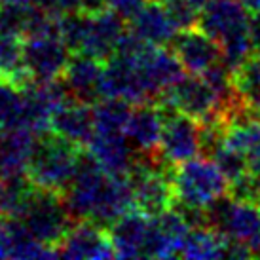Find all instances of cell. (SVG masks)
Instances as JSON below:
<instances>
[{
	"label": "cell",
	"instance_id": "cell-1",
	"mask_svg": "<svg viewBox=\"0 0 260 260\" xmlns=\"http://www.w3.org/2000/svg\"><path fill=\"white\" fill-rule=\"evenodd\" d=\"M63 200L74 222L89 220L103 228L135 207L129 177L107 173L87 152H82L76 177Z\"/></svg>",
	"mask_w": 260,
	"mask_h": 260
},
{
	"label": "cell",
	"instance_id": "cell-2",
	"mask_svg": "<svg viewBox=\"0 0 260 260\" xmlns=\"http://www.w3.org/2000/svg\"><path fill=\"white\" fill-rule=\"evenodd\" d=\"M175 207L188 215L190 222L205 224V211L230 194V182L217 161L207 156H196L171 171Z\"/></svg>",
	"mask_w": 260,
	"mask_h": 260
},
{
	"label": "cell",
	"instance_id": "cell-3",
	"mask_svg": "<svg viewBox=\"0 0 260 260\" xmlns=\"http://www.w3.org/2000/svg\"><path fill=\"white\" fill-rule=\"evenodd\" d=\"M198 27L218 42L222 63L232 73L254 53L251 14L239 0H209L200 12Z\"/></svg>",
	"mask_w": 260,
	"mask_h": 260
},
{
	"label": "cell",
	"instance_id": "cell-4",
	"mask_svg": "<svg viewBox=\"0 0 260 260\" xmlns=\"http://www.w3.org/2000/svg\"><path fill=\"white\" fill-rule=\"evenodd\" d=\"M82 159V146L53 131H46L37 141V148L27 167V179L35 188L65 194L76 177Z\"/></svg>",
	"mask_w": 260,
	"mask_h": 260
},
{
	"label": "cell",
	"instance_id": "cell-5",
	"mask_svg": "<svg viewBox=\"0 0 260 260\" xmlns=\"http://www.w3.org/2000/svg\"><path fill=\"white\" fill-rule=\"evenodd\" d=\"M205 224L215 226L232 243L247 247L253 256H260V203L224 196L205 211Z\"/></svg>",
	"mask_w": 260,
	"mask_h": 260
},
{
	"label": "cell",
	"instance_id": "cell-6",
	"mask_svg": "<svg viewBox=\"0 0 260 260\" xmlns=\"http://www.w3.org/2000/svg\"><path fill=\"white\" fill-rule=\"evenodd\" d=\"M19 220L30 236L53 247H57V243L74 224L63 196L42 188H32Z\"/></svg>",
	"mask_w": 260,
	"mask_h": 260
},
{
	"label": "cell",
	"instance_id": "cell-7",
	"mask_svg": "<svg viewBox=\"0 0 260 260\" xmlns=\"http://www.w3.org/2000/svg\"><path fill=\"white\" fill-rule=\"evenodd\" d=\"M166 166L156 156H139L135 167L131 169L129 181L133 188L135 207L146 213L148 217H156L175 205L171 173H167Z\"/></svg>",
	"mask_w": 260,
	"mask_h": 260
},
{
	"label": "cell",
	"instance_id": "cell-8",
	"mask_svg": "<svg viewBox=\"0 0 260 260\" xmlns=\"http://www.w3.org/2000/svg\"><path fill=\"white\" fill-rule=\"evenodd\" d=\"M164 109L179 110L200 123L224 122L222 109L209 82L200 74H188L159 97Z\"/></svg>",
	"mask_w": 260,
	"mask_h": 260
},
{
	"label": "cell",
	"instance_id": "cell-9",
	"mask_svg": "<svg viewBox=\"0 0 260 260\" xmlns=\"http://www.w3.org/2000/svg\"><path fill=\"white\" fill-rule=\"evenodd\" d=\"M202 154V123L179 110L166 109L158 158L169 167Z\"/></svg>",
	"mask_w": 260,
	"mask_h": 260
},
{
	"label": "cell",
	"instance_id": "cell-10",
	"mask_svg": "<svg viewBox=\"0 0 260 260\" xmlns=\"http://www.w3.org/2000/svg\"><path fill=\"white\" fill-rule=\"evenodd\" d=\"M73 51L61 35H35L23 38V63L32 80H57L63 76Z\"/></svg>",
	"mask_w": 260,
	"mask_h": 260
},
{
	"label": "cell",
	"instance_id": "cell-11",
	"mask_svg": "<svg viewBox=\"0 0 260 260\" xmlns=\"http://www.w3.org/2000/svg\"><path fill=\"white\" fill-rule=\"evenodd\" d=\"M192 228L194 224L190 222L186 213L175 205L156 217H150L145 256H152V258L181 256Z\"/></svg>",
	"mask_w": 260,
	"mask_h": 260
},
{
	"label": "cell",
	"instance_id": "cell-12",
	"mask_svg": "<svg viewBox=\"0 0 260 260\" xmlns=\"http://www.w3.org/2000/svg\"><path fill=\"white\" fill-rule=\"evenodd\" d=\"M59 258H116L109 230L89 220H78L57 243Z\"/></svg>",
	"mask_w": 260,
	"mask_h": 260
},
{
	"label": "cell",
	"instance_id": "cell-13",
	"mask_svg": "<svg viewBox=\"0 0 260 260\" xmlns=\"http://www.w3.org/2000/svg\"><path fill=\"white\" fill-rule=\"evenodd\" d=\"M103 99L114 97L123 99L131 105L152 101L141 74L137 71L135 61L127 55L114 53L109 61H105V74H103Z\"/></svg>",
	"mask_w": 260,
	"mask_h": 260
},
{
	"label": "cell",
	"instance_id": "cell-14",
	"mask_svg": "<svg viewBox=\"0 0 260 260\" xmlns=\"http://www.w3.org/2000/svg\"><path fill=\"white\" fill-rule=\"evenodd\" d=\"M166 122V109L159 103L133 105L129 120L125 123V137L139 156H156Z\"/></svg>",
	"mask_w": 260,
	"mask_h": 260
},
{
	"label": "cell",
	"instance_id": "cell-15",
	"mask_svg": "<svg viewBox=\"0 0 260 260\" xmlns=\"http://www.w3.org/2000/svg\"><path fill=\"white\" fill-rule=\"evenodd\" d=\"M84 150L107 173L123 177H129L139 159V154L133 150L123 131H95Z\"/></svg>",
	"mask_w": 260,
	"mask_h": 260
},
{
	"label": "cell",
	"instance_id": "cell-16",
	"mask_svg": "<svg viewBox=\"0 0 260 260\" xmlns=\"http://www.w3.org/2000/svg\"><path fill=\"white\" fill-rule=\"evenodd\" d=\"M171 46L188 74H203L222 63V51L218 42L200 27L181 30Z\"/></svg>",
	"mask_w": 260,
	"mask_h": 260
},
{
	"label": "cell",
	"instance_id": "cell-17",
	"mask_svg": "<svg viewBox=\"0 0 260 260\" xmlns=\"http://www.w3.org/2000/svg\"><path fill=\"white\" fill-rule=\"evenodd\" d=\"M103 74L105 61L84 53H73L61 80L73 99L86 105H95L103 99Z\"/></svg>",
	"mask_w": 260,
	"mask_h": 260
},
{
	"label": "cell",
	"instance_id": "cell-18",
	"mask_svg": "<svg viewBox=\"0 0 260 260\" xmlns=\"http://www.w3.org/2000/svg\"><path fill=\"white\" fill-rule=\"evenodd\" d=\"M148 226H150V217L137 207H133L127 213H123L120 218H116L107 228L112 247H114L116 258L145 256Z\"/></svg>",
	"mask_w": 260,
	"mask_h": 260
},
{
	"label": "cell",
	"instance_id": "cell-19",
	"mask_svg": "<svg viewBox=\"0 0 260 260\" xmlns=\"http://www.w3.org/2000/svg\"><path fill=\"white\" fill-rule=\"evenodd\" d=\"M127 29L152 46H169L181 32L161 0H148V4L127 23Z\"/></svg>",
	"mask_w": 260,
	"mask_h": 260
},
{
	"label": "cell",
	"instance_id": "cell-20",
	"mask_svg": "<svg viewBox=\"0 0 260 260\" xmlns=\"http://www.w3.org/2000/svg\"><path fill=\"white\" fill-rule=\"evenodd\" d=\"M50 131L69 139L74 145L86 148L95 133L93 105H86L76 99L69 101L53 114Z\"/></svg>",
	"mask_w": 260,
	"mask_h": 260
},
{
	"label": "cell",
	"instance_id": "cell-21",
	"mask_svg": "<svg viewBox=\"0 0 260 260\" xmlns=\"http://www.w3.org/2000/svg\"><path fill=\"white\" fill-rule=\"evenodd\" d=\"M37 141V133L30 129H0V177L27 175Z\"/></svg>",
	"mask_w": 260,
	"mask_h": 260
},
{
	"label": "cell",
	"instance_id": "cell-22",
	"mask_svg": "<svg viewBox=\"0 0 260 260\" xmlns=\"http://www.w3.org/2000/svg\"><path fill=\"white\" fill-rule=\"evenodd\" d=\"M232 241L211 224H198L186 238L182 258H230Z\"/></svg>",
	"mask_w": 260,
	"mask_h": 260
},
{
	"label": "cell",
	"instance_id": "cell-23",
	"mask_svg": "<svg viewBox=\"0 0 260 260\" xmlns=\"http://www.w3.org/2000/svg\"><path fill=\"white\" fill-rule=\"evenodd\" d=\"M0 80L23 87L30 76L23 63V38L0 32Z\"/></svg>",
	"mask_w": 260,
	"mask_h": 260
},
{
	"label": "cell",
	"instance_id": "cell-24",
	"mask_svg": "<svg viewBox=\"0 0 260 260\" xmlns=\"http://www.w3.org/2000/svg\"><path fill=\"white\" fill-rule=\"evenodd\" d=\"M27 129V101L19 86L0 82V129Z\"/></svg>",
	"mask_w": 260,
	"mask_h": 260
},
{
	"label": "cell",
	"instance_id": "cell-25",
	"mask_svg": "<svg viewBox=\"0 0 260 260\" xmlns=\"http://www.w3.org/2000/svg\"><path fill=\"white\" fill-rule=\"evenodd\" d=\"M234 82L247 109L260 116V51H254L234 73Z\"/></svg>",
	"mask_w": 260,
	"mask_h": 260
},
{
	"label": "cell",
	"instance_id": "cell-26",
	"mask_svg": "<svg viewBox=\"0 0 260 260\" xmlns=\"http://www.w3.org/2000/svg\"><path fill=\"white\" fill-rule=\"evenodd\" d=\"M131 103L114 97H105L93 105L95 131H123L131 114Z\"/></svg>",
	"mask_w": 260,
	"mask_h": 260
},
{
	"label": "cell",
	"instance_id": "cell-27",
	"mask_svg": "<svg viewBox=\"0 0 260 260\" xmlns=\"http://www.w3.org/2000/svg\"><path fill=\"white\" fill-rule=\"evenodd\" d=\"M167 6L169 14L173 17V21L177 23V27L181 30L192 29V27H198V21H200V10L190 4L188 0H161Z\"/></svg>",
	"mask_w": 260,
	"mask_h": 260
},
{
	"label": "cell",
	"instance_id": "cell-28",
	"mask_svg": "<svg viewBox=\"0 0 260 260\" xmlns=\"http://www.w3.org/2000/svg\"><path fill=\"white\" fill-rule=\"evenodd\" d=\"M148 4V0H105V6L129 23Z\"/></svg>",
	"mask_w": 260,
	"mask_h": 260
},
{
	"label": "cell",
	"instance_id": "cell-29",
	"mask_svg": "<svg viewBox=\"0 0 260 260\" xmlns=\"http://www.w3.org/2000/svg\"><path fill=\"white\" fill-rule=\"evenodd\" d=\"M247 164H249V171L256 181H260V131L251 148L247 150Z\"/></svg>",
	"mask_w": 260,
	"mask_h": 260
},
{
	"label": "cell",
	"instance_id": "cell-30",
	"mask_svg": "<svg viewBox=\"0 0 260 260\" xmlns=\"http://www.w3.org/2000/svg\"><path fill=\"white\" fill-rule=\"evenodd\" d=\"M12 253V232L6 217H0V258H10Z\"/></svg>",
	"mask_w": 260,
	"mask_h": 260
},
{
	"label": "cell",
	"instance_id": "cell-31",
	"mask_svg": "<svg viewBox=\"0 0 260 260\" xmlns=\"http://www.w3.org/2000/svg\"><path fill=\"white\" fill-rule=\"evenodd\" d=\"M251 40L254 51H260V12L251 14Z\"/></svg>",
	"mask_w": 260,
	"mask_h": 260
},
{
	"label": "cell",
	"instance_id": "cell-32",
	"mask_svg": "<svg viewBox=\"0 0 260 260\" xmlns=\"http://www.w3.org/2000/svg\"><path fill=\"white\" fill-rule=\"evenodd\" d=\"M247 8L249 14H258L260 12V0H239Z\"/></svg>",
	"mask_w": 260,
	"mask_h": 260
},
{
	"label": "cell",
	"instance_id": "cell-33",
	"mask_svg": "<svg viewBox=\"0 0 260 260\" xmlns=\"http://www.w3.org/2000/svg\"><path fill=\"white\" fill-rule=\"evenodd\" d=\"M188 2H190V4H194V6L198 8V10H200V12H202V8L205 6V4H207V2H209V0H188Z\"/></svg>",
	"mask_w": 260,
	"mask_h": 260
}]
</instances>
